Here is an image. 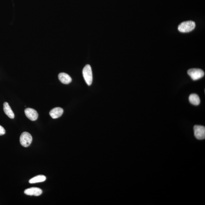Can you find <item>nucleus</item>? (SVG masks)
Segmentation results:
<instances>
[{
	"label": "nucleus",
	"mask_w": 205,
	"mask_h": 205,
	"mask_svg": "<svg viewBox=\"0 0 205 205\" xmlns=\"http://www.w3.org/2000/svg\"><path fill=\"white\" fill-rule=\"evenodd\" d=\"M196 25L194 22L192 20L182 22L178 26V29L180 32H189L195 29Z\"/></svg>",
	"instance_id": "nucleus-1"
},
{
	"label": "nucleus",
	"mask_w": 205,
	"mask_h": 205,
	"mask_svg": "<svg viewBox=\"0 0 205 205\" xmlns=\"http://www.w3.org/2000/svg\"><path fill=\"white\" fill-rule=\"evenodd\" d=\"M83 74L87 84L88 86H91L92 82L93 76L92 69L89 65H87L84 68Z\"/></svg>",
	"instance_id": "nucleus-2"
},
{
	"label": "nucleus",
	"mask_w": 205,
	"mask_h": 205,
	"mask_svg": "<svg viewBox=\"0 0 205 205\" xmlns=\"http://www.w3.org/2000/svg\"><path fill=\"white\" fill-rule=\"evenodd\" d=\"M32 141V137L28 132H24L20 137V142L22 146L27 147L30 146Z\"/></svg>",
	"instance_id": "nucleus-3"
},
{
	"label": "nucleus",
	"mask_w": 205,
	"mask_h": 205,
	"mask_svg": "<svg viewBox=\"0 0 205 205\" xmlns=\"http://www.w3.org/2000/svg\"><path fill=\"white\" fill-rule=\"evenodd\" d=\"M188 74L192 79L197 80L203 78L204 75V72L201 69H191L188 71Z\"/></svg>",
	"instance_id": "nucleus-4"
},
{
	"label": "nucleus",
	"mask_w": 205,
	"mask_h": 205,
	"mask_svg": "<svg viewBox=\"0 0 205 205\" xmlns=\"http://www.w3.org/2000/svg\"><path fill=\"white\" fill-rule=\"evenodd\" d=\"M194 135L197 139L204 140L205 138V127L204 126L196 125L194 127Z\"/></svg>",
	"instance_id": "nucleus-5"
},
{
	"label": "nucleus",
	"mask_w": 205,
	"mask_h": 205,
	"mask_svg": "<svg viewBox=\"0 0 205 205\" xmlns=\"http://www.w3.org/2000/svg\"><path fill=\"white\" fill-rule=\"evenodd\" d=\"M24 112L27 117L32 121L37 120L38 118V113L34 109L26 108Z\"/></svg>",
	"instance_id": "nucleus-6"
},
{
	"label": "nucleus",
	"mask_w": 205,
	"mask_h": 205,
	"mask_svg": "<svg viewBox=\"0 0 205 205\" xmlns=\"http://www.w3.org/2000/svg\"><path fill=\"white\" fill-rule=\"evenodd\" d=\"M24 193L26 195L37 196L42 195V190L39 188L32 187L26 189L25 190Z\"/></svg>",
	"instance_id": "nucleus-7"
},
{
	"label": "nucleus",
	"mask_w": 205,
	"mask_h": 205,
	"mask_svg": "<svg viewBox=\"0 0 205 205\" xmlns=\"http://www.w3.org/2000/svg\"><path fill=\"white\" fill-rule=\"evenodd\" d=\"M63 112L64 110L63 109L59 107H57L53 109L50 111V115L53 119H56L60 117L62 115Z\"/></svg>",
	"instance_id": "nucleus-8"
},
{
	"label": "nucleus",
	"mask_w": 205,
	"mask_h": 205,
	"mask_svg": "<svg viewBox=\"0 0 205 205\" xmlns=\"http://www.w3.org/2000/svg\"><path fill=\"white\" fill-rule=\"evenodd\" d=\"M58 78L62 83L67 84L72 81V79L67 74L65 73H61L58 75Z\"/></svg>",
	"instance_id": "nucleus-9"
},
{
	"label": "nucleus",
	"mask_w": 205,
	"mask_h": 205,
	"mask_svg": "<svg viewBox=\"0 0 205 205\" xmlns=\"http://www.w3.org/2000/svg\"><path fill=\"white\" fill-rule=\"evenodd\" d=\"M4 111L5 113L10 119H14L15 115L10 108L9 104L7 102H5L4 103Z\"/></svg>",
	"instance_id": "nucleus-10"
},
{
	"label": "nucleus",
	"mask_w": 205,
	"mask_h": 205,
	"mask_svg": "<svg viewBox=\"0 0 205 205\" xmlns=\"http://www.w3.org/2000/svg\"><path fill=\"white\" fill-rule=\"evenodd\" d=\"M189 101L193 105L197 106L199 105L200 99L199 97L196 94H191L189 98Z\"/></svg>",
	"instance_id": "nucleus-11"
},
{
	"label": "nucleus",
	"mask_w": 205,
	"mask_h": 205,
	"mask_svg": "<svg viewBox=\"0 0 205 205\" xmlns=\"http://www.w3.org/2000/svg\"><path fill=\"white\" fill-rule=\"evenodd\" d=\"M46 180V177L43 175H38L32 178L29 181V183L35 184L37 183L42 182L45 181Z\"/></svg>",
	"instance_id": "nucleus-12"
},
{
	"label": "nucleus",
	"mask_w": 205,
	"mask_h": 205,
	"mask_svg": "<svg viewBox=\"0 0 205 205\" xmlns=\"http://www.w3.org/2000/svg\"><path fill=\"white\" fill-rule=\"evenodd\" d=\"M6 133V130L2 126L0 125V136L4 135Z\"/></svg>",
	"instance_id": "nucleus-13"
}]
</instances>
